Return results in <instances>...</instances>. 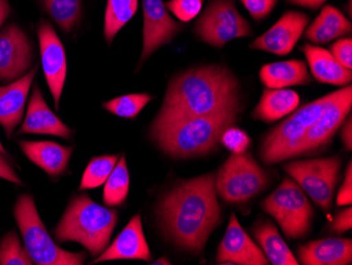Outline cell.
<instances>
[{
  "instance_id": "27",
  "label": "cell",
  "mask_w": 352,
  "mask_h": 265,
  "mask_svg": "<svg viewBox=\"0 0 352 265\" xmlns=\"http://www.w3.org/2000/svg\"><path fill=\"white\" fill-rule=\"evenodd\" d=\"M138 9V0H108L104 12V36L111 45L120 30L131 21Z\"/></svg>"
},
{
  "instance_id": "44",
  "label": "cell",
  "mask_w": 352,
  "mask_h": 265,
  "mask_svg": "<svg viewBox=\"0 0 352 265\" xmlns=\"http://www.w3.org/2000/svg\"><path fill=\"white\" fill-rule=\"evenodd\" d=\"M0 153L7 154V150L5 149V147H3V144H1V142H0Z\"/></svg>"
},
{
  "instance_id": "30",
  "label": "cell",
  "mask_w": 352,
  "mask_h": 265,
  "mask_svg": "<svg viewBox=\"0 0 352 265\" xmlns=\"http://www.w3.org/2000/svg\"><path fill=\"white\" fill-rule=\"evenodd\" d=\"M118 160H120V156L118 154L93 158L82 175L79 191L98 189L104 184L118 164Z\"/></svg>"
},
{
  "instance_id": "8",
  "label": "cell",
  "mask_w": 352,
  "mask_h": 265,
  "mask_svg": "<svg viewBox=\"0 0 352 265\" xmlns=\"http://www.w3.org/2000/svg\"><path fill=\"white\" fill-rule=\"evenodd\" d=\"M268 177L250 154H232L215 179L217 193L228 203H243L266 187Z\"/></svg>"
},
{
  "instance_id": "35",
  "label": "cell",
  "mask_w": 352,
  "mask_h": 265,
  "mask_svg": "<svg viewBox=\"0 0 352 265\" xmlns=\"http://www.w3.org/2000/svg\"><path fill=\"white\" fill-rule=\"evenodd\" d=\"M255 21H265L278 5V0H239Z\"/></svg>"
},
{
  "instance_id": "15",
  "label": "cell",
  "mask_w": 352,
  "mask_h": 265,
  "mask_svg": "<svg viewBox=\"0 0 352 265\" xmlns=\"http://www.w3.org/2000/svg\"><path fill=\"white\" fill-rule=\"evenodd\" d=\"M308 15L298 11H288L270 29L255 39L251 49L285 56L289 54L309 25Z\"/></svg>"
},
{
  "instance_id": "20",
  "label": "cell",
  "mask_w": 352,
  "mask_h": 265,
  "mask_svg": "<svg viewBox=\"0 0 352 265\" xmlns=\"http://www.w3.org/2000/svg\"><path fill=\"white\" fill-rule=\"evenodd\" d=\"M298 258L305 265L351 264L352 241L342 238L311 241L298 248Z\"/></svg>"
},
{
  "instance_id": "3",
  "label": "cell",
  "mask_w": 352,
  "mask_h": 265,
  "mask_svg": "<svg viewBox=\"0 0 352 265\" xmlns=\"http://www.w3.org/2000/svg\"><path fill=\"white\" fill-rule=\"evenodd\" d=\"M239 110L226 109L151 128V138L170 157L187 159L204 156L214 149L225 130L234 126Z\"/></svg>"
},
{
  "instance_id": "26",
  "label": "cell",
  "mask_w": 352,
  "mask_h": 265,
  "mask_svg": "<svg viewBox=\"0 0 352 265\" xmlns=\"http://www.w3.org/2000/svg\"><path fill=\"white\" fill-rule=\"evenodd\" d=\"M253 233H254L255 239L262 247L265 256L271 264H300L272 223H256L253 229Z\"/></svg>"
},
{
  "instance_id": "43",
  "label": "cell",
  "mask_w": 352,
  "mask_h": 265,
  "mask_svg": "<svg viewBox=\"0 0 352 265\" xmlns=\"http://www.w3.org/2000/svg\"><path fill=\"white\" fill-rule=\"evenodd\" d=\"M152 264H171L169 260L167 259L162 258L160 260L155 261V262L152 263Z\"/></svg>"
},
{
  "instance_id": "31",
  "label": "cell",
  "mask_w": 352,
  "mask_h": 265,
  "mask_svg": "<svg viewBox=\"0 0 352 265\" xmlns=\"http://www.w3.org/2000/svg\"><path fill=\"white\" fill-rule=\"evenodd\" d=\"M152 100L149 93H132L104 103L102 108L120 118H135Z\"/></svg>"
},
{
  "instance_id": "14",
  "label": "cell",
  "mask_w": 352,
  "mask_h": 265,
  "mask_svg": "<svg viewBox=\"0 0 352 265\" xmlns=\"http://www.w3.org/2000/svg\"><path fill=\"white\" fill-rule=\"evenodd\" d=\"M142 51L140 64L156 50L173 41L183 25L172 19L163 0H142Z\"/></svg>"
},
{
  "instance_id": "11",
  "label": "cell",
  "mask_w": 352,
  "mask_h": 265,
  "mask_svg": "<svg viewBox=\"0 0 352 265\" xmlns=\"http://www.w3.org/2000/svg\"><path fill=\"white\" fill-rule=\"evenodd\" d=\"M351 107L352 87L350 85L334 91L331 100L300 142L296 157L314 153L329 145L334 134L351 112Z\"/></svg>"
},
{
  "instance_id": "4",
  "label": "cell",
  "mask_w": 352,
  "mask_h": 265,
  "mask_svg": "<svg viewBox=\"0 0 352 265\" xmlns=\"http://www.w3.org/2000/svg\"><path fill=\"white\" fill-rule=\"evenodd\" d=\"M118 220L116 209H106L88 195H80L70 202L55 229V238L61 243H80L91 256H100L108 246Z\"/></svg>"
},
{
  "instance_id": "13",
  "label": "cell",
  "mask_w": 352,
  "mask_h": 265,
  "mask_svg": "<svg viewBox=\"0 0 352 265\" xmlns=\"http://www.w3.org/2000/svg\"><path fill=\"white\" fill-rule=\"evenodd\" d=\"M37 36L45 81L54 100L55 108L58 109L66 83V50L56 31L49 21H41L37 25Z\"/></svg>"
},
{
  "instance_id": "40",
  "label": "cell",
  "mask_w": 352,
  "mask_h": 265,
  "mask_svg": "<svg viewBox=\"0 0 352 265\" xmlns=\"http://www.w3.org/2000/svg\"><path fill=\"white\" fill-rule=\"evenodd\" d=\"M328 0H287L289 5L296 6V7L306 8V9L316 11L320 9L324 3Z\"/></svg>"
},
{
  "instance_id": "37",
  "label": "cell",
  "mask_w": 352,
  "mask_h": 265,
  "mask_svg": "<svg viewBox=\"0 0 352 265\" xmlns=\"http://www.w3.org/2000/svg\"><path fill=\"white\" fill-rule=\"evenodd\" d=\"M337 203L340 206L351 205L352 203V164H348L345 171V179L338 193Z\"/></svg>"
},
{
  "instance_id": "9",
  "label": "cell",
  "mask_w": 352,
  "mask_h": 265,
  "mask_svg": "<svg viewBox=\"0 0 352 265\" xmlns=\"http://www.w3.org/2000/svg\"><path fill=\"white\" fill-rule=\"evenodd\" d=\"M195 32L204 43L221 49L233 39L251 36L252 29L233 0H210L195 23Z\"/></svg>"
},
{
  "instance_id": "32",
  "label": "cell",
  "mask_w": 352,
  "mask_h": 265,
  "mask_svg": "<svg viewBox=\"0 0 352 265\" xmlns=\"http://www.w3.org/2000/svg\"><path fill=\"white\" fill-rule=\"evenodd\" d=\"M33 261L21 246L15 231L7 233L0 243V265H31Z\"/></svg>"
},
{
  "instance_id": "22",
  "label": "cell",
  "mask_w": 352,
  "mask_h": 265,
  "mask_svg": "<svg viewBox=\"0 0 352 265\" xmlns=\"http://www.w3.org/2000/svg\"><path fill=\"white\" fill-rule=\"evenodd\" d=\"M25 157L36 164L50 177H58L66 171L73 148L54 142H19Z\"/></svg>"
},
{
  "instance_id": "29",
  "label": "cell",
  "mask_w": 352,
  "mask_h": 265,
  "mask_svg": "<svg viewBox=\"0 0 352 265\" xmlns=\"http://www.w3.org/2000/svg\"><path fill=\"white\" fill-rule=\"evenodd\" d=\"M130 176L126 167V158L118 160L112 173L104 182V203L107 206H120L129 193Z\"/></svg>"
},
{
  "instance_id": "42",
  "label": "cell",
  "mask_w": 352,
  "mask_h": 265,
  "mask_svg": "<svg viewBox=\"0 0 352 265\" xmlns=\"http://www.w3.org/2000/svg\"><path fill=\"white\" fill-rule=\"evenodd\" d=\"M11 12L12 7L9 0H0V27H3Z\"/></svg>"
},
{
  "instance_id": "18",
  "label": "cell",
  "mask_w": 352,
  "mask_h": 265,
  "mask_svg": "<svg viewBox=\"0 0 352 265\" xmlns=\"http://www.w3.org/2000/svg\"><path fill=\"white\" fill-rule=\"evenodd\" d=\"M49 134L66 140L71 138L72 134L70 128L63 124L60 118L47 107L37 85L32 90L27 114L19 130V134Z\"/></svg>"
},
{
  "instance_id": "41",
  "label": "cell",
  "mask_w": 352,
  "mask_h": 265,
  "mask_svg": "<svg viewBox=\"0 0 352 265\" xmlns=\"http://www.w3.org/2000/svg\"><path fill=\"white\" fill-rule=\"evenodd\" d=\"M342 129V140L346 149L351 150L352 148V120L351 118H348L347 122L343 123Z\"/></svg>"
},
{
  "instance_id": "16",
  "label": "cell",
  "mask_w": 352,
  "mask_h": 265,
  "mask_svg": "<svg viewBox=\"0 0 352 265\" xmlns=\"http://www.w3.org/2000/svg\"><path fill=\"white\" fill-rule=\"evenodd\" d=\"M217 264L267 265L262 248L253 242L232 213L226 233L219 246Z\"/></svg>"
},
{
  "instance_id": "6",
  "label": "cell",
  "mask_w": 352,
  "mask_h": 265,
  "mask_svg": "<svg viewBox=\"0 0 352 265\" xmlns=\"http://www.w3.org/2000/svg\"><path fill=\"white\" fill-rule=\"evenodd\" d=\"M333 96L328 93L323 98L296 108L290 116L271 130L263 140L260 157L267 165L296 158V150L310 126L318 120Z\"/></svg>"
},
{
  "instance_id": "33",
  "label": "cell",
  "mask_w": 352,
  "mask_h": 265,
  "mask_svg": "<svg viewBox=\"0 0 352 265\" xmlns=\"http://www.w3.org/2000/svg\"><path fill=\"white\" fill-rule=\"evenodd\" d=\"M204 0H169L165 3L168 11L171 12L182 23H189L197 19L203 9Z\"/></svg>"
},
{
  "instance_id": "21",
  "label": "cell",
  "mask_w": 352,
  "mask_h": 265,
  "mask_svg": "<svg viewBox=\"0 0 352 265\" xmlns=\"http://www.w3.org/2000/svg\"><path fill=\"white\" fill-rule=\"evenodd\" d=\"M300 50L305 54L310 71L318 82L343 87L351 83V70L344 68L330 51L311 43H304Z\"/></svg>"
},
{
  "instance_id": "17",
  "label": "cell",
  "mask_w": 352,
  "mask_h": 265,
  "mask_svg": "<svg viewBox=\"0 0 352 265\" xmlns=\"http://www.w3.org/2000/svg\"><path fill=\"white\" fill-rule=\"evenodd\" d=\"M38 66L32 68L19 80L0 87V125L11 138L25 114V103Z\"/></svg>"
},
{
  "instance_id": "1",
  "label": "cell",
  "mask_w": 352,
  "mask_h": 265,
  "mask_svg": "<svg viewBox=\"0 0 352 265\" xmlns=\"http://www.w3.org/2000/svg\"><path fill=\"white\" fill-rule=\"evenodd\" d=\"M214 173L176 185L158 204L157 213L168 236L188 252H203L211 233L221 223Z\"/></svg>"
},
{
  "instance_id": "2",
  "label": "cell",
  "mask_w": 352,
  "mask_h": 265,
  "mask_svg": "<svg viewBox=\"0 0 352 265\" xmlns=\"http://www.w3.org/2000/svg\"><path fill=\"white\" fill-rule=\"evenodd\" d=\"M239 108V83L226 67L208 65L174 77L151 128Z\"/></svg>"
},
{
  "instance_id": "25",
  "label": "cell",
  "mask_w": 352,
  "mask_h": 265,
  "mask_svg": "<svg viewBox=\"0 0 352 265\" xmlns=\"http://www.w3.org/2000/svg\"><path fill=\"white\" fill-rule=\"evenodd\" d=\"M298 105L300 96L296 91L285 88L265 89L252 116L265 123L276 122L294 112Z\"/></svg>"
},
{
  "instance_id": "36",
  "label": "cell",
  "mask_w": 352,
  "mask_h": 265,
  "mask_svg": "<svg viewBox=\"0 0 352 265\" xmlns=\"http://www.w3.org/2000/svg\"><path fill=\"white\" fill-rule=\"evenodd\" d=\"M330 53L344 68L352 69V39H342L336 41L330 48Z\"/></svg>"
},
{
  "instance_id": "7",
  "label": "cell",
  "mask_w": 352,
  "mask_h": 265,
  "mask_svg": "<svg viewBox=\"0 0 352 265\" xmlns=\"http://www.w3.org/2000/svg\"><path fill=\"white\" fill-rule=\"evenodd\" d=\"M261 206L278 221L288 239L304 238L311 229L314 207L304 191L289 178H285Z\"/></svg>"
},
{
  "instance_id": "23",
  "label": "cell",
  "mask_w": 352,
  "mask_h": 265,
  "mask_svg": "<svg viewBox=\"0 0 352 265\" xmlns=\"http://www.w3.org/2000/svg\"><path fill=\"white\" fill-rule=\"evenodd\" d=\"M260 80L267 89L307 86L312 83L307 65L300 59L276 61L272 64L265 65L260 70Z\"/></svg>"
},
{
  "instance_id": "34",
  "label": "cell",
  "mask_w": 352,
  "mask_h": 265,
  "mask_svg": "<svg viewBox=\"0 0 352 265\" xmlns=\"http://www.w3.org/2000/svg\"><path fill=\"white\" fill-rule=\"evenodd\" d=\"M219 142L232 154L245 153L251 144L248 134L234 126L223 132Z\"/></svg>"
},
{
  "instance_id": "12",
  "label": "cell",
  "mask_w": 352,
  "mask_h": 265,
  "mask_svg": "<svg viewBox=\"0 0 352 265\" xmlns=\"http://www.w3.org/2000/svg\"><path fill=\"white\" fill-rule=\"evenodd\" d=\"M35 56L27 33L15 23L0 31V82L10 84L32 69Z\"/></svg>"
},
{
  "instance_id": "5",
  "label": "cell",
  "mask_w": 352,
  "mask_h": 265,
  "mask_svg": "<svg viewBox=\"0 0 352 265\" xmlns=\"http://www.w3.org/2000/svg\"><path fill=\"white\" fill-rule=\"evenodd\" d=\"M16 222L33 263L38 265H82L86 260L85 253H70L55 244L39 217L34 200L23 195L14 206Z\"/></svg>"
},
{
  "instance_id": "39",
  "label": "cell",
  "mask_w": 352,
  "mask_h": 265,
  "mask_svg": "<svg viewBox=\"0 0 352 265\" xmlns=\"http://www.w3.org/2000/svg\"><path fill=\"white\" fill-rule=\"evenodd\" d=\"M0 178L12 182V183L19 184V185L23 184L17 173H15V170L1 154H0Z\"/></svg>"
},
{
  "instance_id": "10",
  "label": "cell",
  "mask_w": 352,
  "mask_h": 265,
  "mask_svg": "<svg viewBox=\"0 0 352 265\" xmlns=\"http://www.w3.org/2000/svg\"><path fill=\"white\" fill-rule=\"evenodd\" d=\"M341 158L304 160L285 164L284 169L314 203L328 211L340 179Z\"/></svg>"
},
{
  "instance_id": "24",
  "label": "cell",
  "mask_w": 352,
  "mask_h": 265,
  "mask_svg": "<svg viewBox=\"0 0 352 265\" xmlns=\"http://www.w3.org/2000/svg\"><path fill=\"white\" fill-rule=\"evenodd\" d=\"M351 30V23L339 9L326 5L314 23L306 28L305 39L316 45H323L350 34Z\"/></svg>"
},
{
  "instance_id": "19",
  "label": "cell",
  "mask_w": 352,
  "mask_h": 265,
  "mask_svg": "<svg viewBox=\"0 0 352 265\" xmlns=\"http://www.w3.org/2000/svg\"><path fill=\"white\" fill-rule=\"evenodd\" d=\"M149 245L142 229V218L140 215L132 218L130 222L122 229L110 247L100 254L94 262L122 260V259H138L149 261L151 259Z\"/></svg>"
},
{
  "instance_id": "38",
  "label": "cell",
  "mask_w": 352,
  "mask_h": 265,
  "mask_svg": "<svg viewBox=\"0 0 352 265\" xmlns=\"http://www.w3.org/2000/svg\"><path fill=\"white\" fill-rule=\"evenodd\" d=\"M351 215V207H348V209L342 211L334 219L331 225V231L337 233H343L345 231H350L352 227Z\"/></svg>"
},
{
  "instance_id": "28",
  "label": "cell",
  "mask_w": 352,
  "mask_h": 265,
  "mask_svg": "<svg viewBox=\"0 0 352 265\" xmlns=\"http://www.w3.org/2000/svg\"><path fill=\"white\" fill-rule=\"evenodd\" d=\"M43 11L65 33L72 32L82 17V0H39Z\"/></svg>"
}]
</instances>
